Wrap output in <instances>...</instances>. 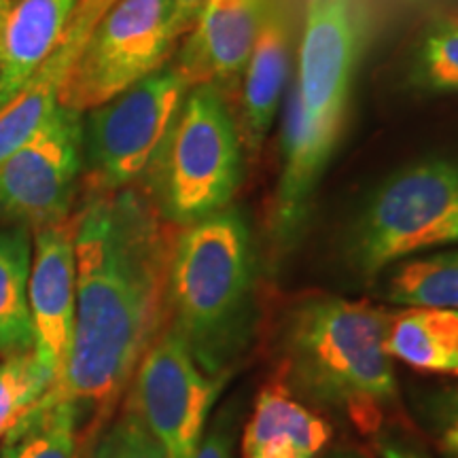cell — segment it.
I'll use <instances>...</instances> for the list:
<instances>
[{
  "mask_svg": "<svg viewBox=\"0 0 458 458\" xmlns=\"http://www.w3.org/2000/svg\"><path fill=\"white\" fill-rule=\"evenodd\" d=\"M77 317L62 382L83 422L100 433L168 325V278L179 227L140 185L85 191L74 210Z\"/></svg>",
  "mask_w": 458,
  "mask_h": 458,
  "instance_id": "1",
  "label": "cell"
},
{
  "mask_svg": "<svg viewBox=\"0 0 458 458\" xmlns=\"http://www.w3.org/2000/svg\"><path fill=\"white\" fill-rule=\"evenodd\" d=\"M365 15V0H306L295 79L286 91L283 170L270 219L280 250L293 249L300 240L340 142L363 49Z\"/></svg>",
  "mask_w": 458,
  "mask_h": 458,
  "instance_id": "2",
  "label": "cell"
},
{
  "mask_svg": "<svg viewBox=\"0 0 458 458\" xmlns=\"http://www.w3.org/2000/svg\"><path fill=\"white\" fill-rule=\"evenodd\" d=\"M386 329L388 312L365 301L303 297L280 323L276 382L318 414L376 437L399 401Z\"/></svg>",
  "mask_w": 458,
  "mask_h": 458,
  "instance_id": "3",
  "label": "cell"
},
{
  "mask_svg": "<svg viewBox=\"0 0 458 458\" xmlns=\"http://www.w3.org/2000/svg\"><path fill=\"white\" fill-rule=\"evenodd\" d=\"M168 323L210 377L229 380L249 354L259 325L257 255L249 221L236 206L176 232Z\"/></svg>",
  "mask_w": 458,
  "mask_h": 458,
  "instance_id": "4",
  "label": "cell"
},
{
  "mask_svg": "<svg viewBox=\"0 0 458 458\" xmlns=\"http://www.w3.org/2000/svg\"><path fill=\"white\" fill-rule=\"evenodd\" d=\"M242 159L227 98L213 85H196L139 185L165 221L187 227L232 206L242 182Z\"/></svg>",
  "mask_w": 458,
  "mask_h": 458,
  "instance_id": "5",
  "label": "cell"
},
{
  "mask_svg": "<svg viewBox=\"0 0 458 458\" xmlns=\"http://www.w3.org/2000/svg\"><path fill=\"white\" fill-rule=\"evenodd\" d=\"M458 244V159H427L382 182L352 223L346 255L374 278L410 257Z\"/></svg>",
  "mask_w": 458,
  "mask_h": 458,
  "instance_id": "6",
  "label": "cell"
},
{
  "mask_svg": "<svg viewBox=\"0 0 458 458\" xmlns=\"http://www.w3.org/2000/svg\"><path fill=\"white\" fill-rule=\"evenodd\" d=\"M191 85L174 62L147 74L85 117V191L139 185Z\"/></svg>",
  "mask_w": 458,
  "mask_h": 458,
  "instance_id": "7",
  "label": "cell"
},
{
  "mask_svg": "<svg viewBox=\"0 0 458 458\" xmlns=\"http://www.w3.org/2000/svg\"><path fill=\"white\" fill-rule=\"evenodd\" d=\"M172 0H119L94 26L60 85L57 102L88 113L172 60Z\"/></svg>",
  "mask_w": 458,
  "mask_h": 458,
  "instance_id": "8",
  "label": "cell"
},
{
  "mask_svg": "<svg viewBox=\"0 0 458 458\" xmlns=\"http://www.w3.org/2000/svg\"><path fill=\"white\" fill-rule=\"evenodd\" d=\"M85 113L57 102L41 128L0 164V223L38 229L74 213L85 172Z\"/></svg>",
  "mask_w": 458,
  "mask_h": 458,
  "instance_id": "9",
  "label": "cell"
},
{
  "mask_svg": "<svg viewBox=\"0 0 458 458\" xmlns=\"http://www.w3.org/2000/svg\"><path fill=\"white\" fill-rule=\"evenodd\" d=\"M227 380L198 368L179 331L168 323L142 357L125 399L162 445L165 458H196L208 414Z\"/></svg>",
  "mask_w": 458,
  "mask_h": 458,
  "instance_id": "10",
  "label": "cell"
},
{
  "mask_svg": "<svg viewBox=\"0 0 458 458\" xmlns=\"http://www.w3.org/2000/svg\"><path fill=\"white\" fill-rule=\"evenodd\" d=\"M74 213L32 233V266L28 301L34 334V354L49 371L51 388L62 382L71 354L77 317V255Z\"/></svg>",
  "mask_w": 458,
  "mask_h": 458,
  "instance_id": "11",
  "label": "cell"
},
{
  "mask_svg": "<svg viewBox=\"0 0 458 458\" xmlns=\"http://www.w3.org/2000/svg\"><path fill=\"white\" fill-rule=\"evenodd\" d=\"M274 0H208L181 49L172 55L191 88L213 85L236 94L242 72Z\"/></svg>",
  "mask_w": 458,
  "mask_h": 458,
  "instance_id": "12",
  "label": "cell"
},
{
  "mask_svg": "<svg viewBox=\"0 0 458 458\" xmlns=\"http://www.w3.org/2000/svg\"><path fill=\"white\" fill-rule=\"evenodd\" d=\"M295 21L289 4L274 0L240 81V140L249 156H257L270 134L289 85L293 62Z\"/></svg>",
  "mask_w": 458,
  "mask_h": 458,
  "instance_id": "13",
  "label": "cell"
},
{
  "mask_svg": "<svg viewBox=\"0 0 458 458\" xmlns=\"http://www.w3.org/2000/svg\"><path fill=\"white\" fill-rule=\"evenodd\" d=\"M79 0H11L0 21V108L26 88L64 38Z\"/></svg>",
  "mask_w": 458,
  "mask_h": 458,
  "instance_id": "14",
  "label": "cell"
},
{
  "mask_svg": "<svg viewBox=\"0 0 458 458\" xmlns=\"http://www.w3.org/2000/svg\"><path fill=\"white\" fill-rule=\"evenodd\" d=\"M334 428L278 382L259 393L242 433V458H318L329 448Z\"/></svg>",
  "mask_w": 458,
  "mask_h": 458,
  "instance_id": "15",
  "label": "cell"
},
{
  "mask_svg": "<svg viewBox=\"0 0 458 458\" xmlns=\"http://www.w3.org/2000/svg\"><path fill=\"white\" fill-rule=\"evenodd\" d=\"M386 351L416 371L458 376V312L403 308L388 314Z\"/></svg>",
  "mask_w": 458,
  "mask_h": 458,
  "instance_id": "16",
  "label": "cell"
},
{
  "mask_svg": "<svg viewBox=\"0 0 458 458\" xmlns=\"http://www.w3.org/2000/svg\"><path fill=\"white\" fill-rule=\"evenodd\" d=\"M32 266V232L20 225L0 229V354L15 357L34 351L28 301Z\"/></svg>",
  "mask_w": 458,
  "mask_h": 458,
  "instance_id": "17",
  "label": "cell"
},
{
  "mask_svg": "<svg viewBox=\"0 0 458 458\" xmlns=\"http://www.w3.org/2000/svg\"><path fill=\"white\" fill-rule=\"evenodd\" d=\"M0 458H81V416L66 394L49 391L3 437Z\"/></svg>",
  "mask_w": 458,
  "mask_h": 458,
  "instance_id": "18",
  "label": "cell"
},
{
  "mask_svg": "<svg viewBox=\"0 0 458 458\" xmlns=\"http://www.w3.org/2000/svg\"><path fill=\"white\" fill-rule=\"evenodd\" d=\"M81 45L62 38L57 49L9 105L0 108V164L41 128L57 105L60 85Z\"/></svg>",
  "mask_w": 458,
  "mask_h": 458,
  "instance_id": "19",
  "label": "cell"
},
{
  "mask_svg": "<svg viewBox=\"0 0 458 458\" xmlns=\"http://www.w3.org/2000/svg\"><path fill=\"white\" fill-rule=\"evenodd\" d=\"M385 297L403 308H442L458 312V250L416 255L391 266Z\"/></svg>",
  "mask_w": 458,
  "mask_h": 458,
  "instance_id": "20",
  "label": "cell"
},
{
  "mask_svg": "<svg viewBox=\"0 0 458 458\" xmlns=\"http://www.w3.org/2000/svg\"><path fill=\"white\" fill-rule=\"evenodd\" d=\"M49 388V371L38 363L34 351L0 360V439L45 397Z\"/></svg>",
  "mask_w": 458,
  "mask_h": 458,
  "instance_id": "21",
  "label": "cell"
},
{
  "mask_svg": "<svg viewBox=\"0 0 458 458\" xmlns=\"http://www.w3.org/2000/svg\"><path fill=\"white\" fill-rule=\"evenodd\" d=\"M418 81L428 89L458 91V17L442 21L427 34L418 51Z\"/></svg>",
  "mask_w": 458,
  "mask_h": 458,
  "instance_id": "22",
  "label": "cell"
},
{
  "mask_svg": "<svg viewBox=\"0 0 458 458\" xmlns=\"http://www.w3.org/2000/svg\"><path fill=\"white\" fill-rule=\"evenodd\" d=\"M91 458H165L162 445L128 399L119 416L100 433Z\"/></svg>",
  "mask_w": 458,
  "mask_h": 458,
  "instance_id": "23",
  "label": "cell"
},
{
  "mask_svg": "<svg viewBox=\"0 0 458 458\" xmlns=\"http://www.w3.org/2000/svg\"><path fill=\"white\" fill-rule=\"evenodd\" d=\"M416 414L439 454L458 458V382L418 393Z\"/></svg>",
  "mask_w": 458,
  "mask_h": 458,
  "instance_id": "24",
  "label": "cell"
},
{
  "mask_svg": "<svg viewBox=\"0 0 458 458\" xmlns=\"http://www.w3.org/2000/svg\"><path fill=\"white\" fill-rule=\"evenodd\" d=\"M236 433H238L236 410L233 408L221 410L208 431L204 433L196 458H233Z\"/></svg>",
  "mask_w": 458,
  "mask_h": 458,
  "instance_id": "25",
  "label": "cell"
},
{
  "mask_svg": "<svg viewBox=\"0 0 458 458\" xmlns=\"http://www.w3.org/2000/svg\"><path fill=\"white\" fill-rule=\"evenodd\" d=\"M114 3H119V0H79L64 37L83 45L85 38L89 37V32L94 30V26L98 24Z\"/></svg>",
  "mask_w": 458,
  "mask_h": 458,
  "instance_id": "26",
  "label": "cell"
},
{
  "mask_svg": "<svg viewBox=\"0 0 458 458\" xmlns=\"http://www.w3.org/2000/svg\"><path fill=\"white\" fill-rule=\"evenodd\" d=\"M374 444L380 458H431L420 445L411 442V439L394 431H388V428L376 435Z\"/></svg>",
  "mask_w": 458,
  "mask_h": 458,
  "instance_id": "27",
  "label": "cell"
},
{
  "mask_svg": "<svg viewBox=\"0 0 458 458\" xmlns=\"http://www.w3.org/2000/svg\"><path fill=\"white\" fill-rule=\"evenodd\" d=\"M206 3L208 0H172V34L176 41L191 30Z\"/></svg>",
  "mask_w": 458,
  "mask_h": 458,
  "instance_id": "28",
  "label": "cell"
},
{
  "mask_svg": "<svg viewBox=\"0 0 458 458\" xmlns=\"http://www.w3.org/2000/svg\"><path fill=\"white\" fill-rule=\"evenodd\" d=\"M318 458H368V456L360 454V452L352 450V448H335V450L323 452Z\"/></svg>",
  "mask_w": 458,
  "mask_h": 458,
  "instance_id": "29",
  "label": "cell"
},
{
  "mask_svg": "<svg viewBox=\"0 0 458 458\" xmlns=\"http://www.w3.org/2000/svg\"><path fill=\"white\" fill-rule=\"evenodd\" d=\"M9 4H11V0H0V21H3V17H4V13H7Z\"/></svg>",
  "mask_w": 458,
  "mask_h": 458,
  "instance_id": "30",
  "label": "cell"
}]
</instances>
